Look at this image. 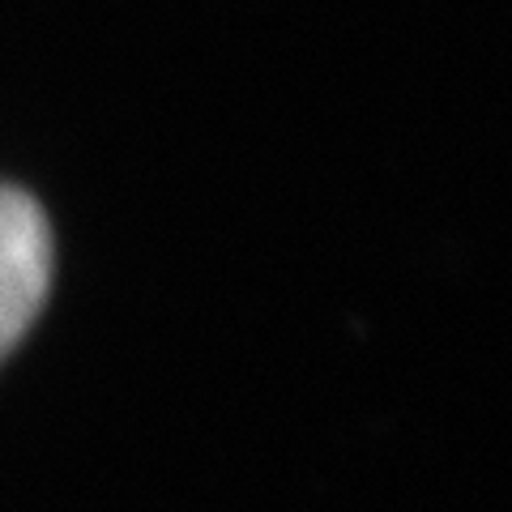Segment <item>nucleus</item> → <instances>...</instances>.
Listing matches in <instances>:
<instances>
[{
	"label": "nucleus",
	"mask_w": 512,
	"mask_h": 512,
	"mask_svg": "<svg viewBox=\"0 0 512 512\" xmlns=\"http://www.w3.org/2000/svg\"><path fill=\"white\" fill-rule=\"evenodd\" d=\"M52 286V231L35 197L0 188V359L22 342Z\"/></svg>",
	"instance_id": "nucleus-1"
}]
</instances>
